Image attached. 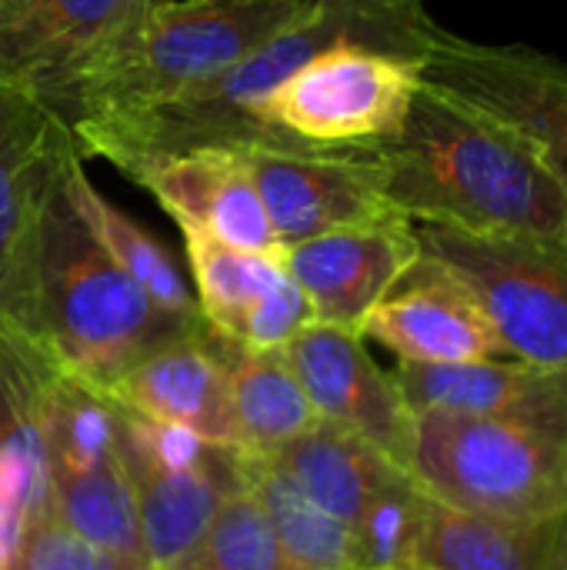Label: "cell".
<instances>
[{
  "instance_id": "obj_26",
  "label": "cell",
  "mask_w": 567,
  "mask_h": 570,
  "mask_svg": "<svg viewBox=\"0 0 567 570\" xmlns=\"http://www.w3.org/2000/svg\"><path fill=\"white\" fill-rule=\"evenodd\" d=\"M174 570H277V541L257 498L237 484L201 544Z\"/></svg>"
},
{
  "instance_id": "obj_6",
  "label": "cell",
  "mask_w": 567,
  "mask_h": 570,
  "mask_svg": "<svg viewBox=\"0 0 567 570\" xmlns=\"http://www.w3.org/2000/svg\"><path fill=\"white\" fill-rule=\"evenodd\" d=\"M421 257L454 277L515 361L567 367V254L501 234L414 220Z\"/></svg>"
},
{
  "instance_id": "obj_9",
  "label": "cell",
  "mask_w": 567,
  "mask_h": 570,
  "mask_svg": "<svg viewBox=\"0 0 567 570\" xmlns=\"http://www.w3.org/2000/svg\"><path fill=\"white\" fill-rule=\"evenodd\" d=\"M421 80L525 134L567 190V63L518 43L448 33L421 53Z\"/></svg>"
},
{
  "instance_id": "obj_29",
  "label": "cell",
  "mask_w": 567,
  "mask_h": 570,
  "mask_svg": "<svg viewBox=\"0 0 567 570\" xmlns=\"http://www.w3.org/2000/svg\"><path fill=\"white\" fill-rule=\"evenodd\" d=\"M307 324H314L311 301L294 284V277L287 274L271 294H264L257 301V307L244 317L234 341L244 344V347H254V351H281Z\"/></svg>"
},
{
  "instance_id": "obj_21",
  "label": "cell",
  "mask_w": 567,
  "mask_h": 570,
  "mask_svg": "<svg viewBox=\"0 0 567 570\" xmlns=\"http://www.w3.org/2000/svg\"><path fill=\"white\" fill-rule=\"evenodd\" d=\"M231 458L237 484L267 514L277 541V570H361L354 531L317 508L271 454L231 451Z\"/></svg>"
},
{
  "instance_id": "obj_12",
  "label": "cell",
  "mask_w": 567,
  "mask_h": 570,
  "mask_svg": "<svg viewBox=\"0 0 567 570\" xmlns=\"http://www.w3.org/2000/svg\"><path fill=\"white\" fill-rule=\"evenodd\" d=\"M418 257L421 244L408 217L338 227L281 250L284 271L311 301L314 321L358 334Z\"/></svg>"
},
{
  "instance_id": "obj_11",
  "label": "cell",
  "mask_w": 567,
  "mask_h": 570,
  "mask_svg": "<svg viewBox=\"0 0 567 570\" xmlns=\"http://www.w3.org/2000/svg\"><path fill=\"white\" fill-rule=\"evenodd\" d=\"M281 351L321 421L351 431L408 471L414 414L358 331L314 321Z\"/></svg>"
},
{
  "instance_id": "obj_27",
  "label": "cell",
  "mask_w": 567,
  "mask_h": 570,
  "mask_svg": "<svg viewBox=\"0 0 567 570\" xmlns=\"http://www.w3.org/2000/svg\"><path fill=\"white\" fill-rule=\"evenodd\" d=\"M428 491L404 474L384 494L371 501L364 518L354 528L361 570L391 568V564H414V548L424 521Z\"/></svg>"
},
{
  "instance_id": "obj_32",
  "label": "cell",
  "mask_w": 567,
  "mask_h": 570,
  "mask_svg": "<svg viewBox=\"0 0 567 570\" xmlns=\"http://www.w3.org/2000/svg\"><path fill=\"white\" fill-rule=\"evenodd\" d=\"M561 570H565V568H561Z\"/></svg>"
},
{
  "instance_id": "obj_4",
  "label": "cell",
  "mask_w": 567,
  "mask_h": 570,
  "mask_svg": "<svg viewBox=\"0 0 567 570\" xmlns=\"http://www.w3.org/2000/svg\"><path fill=\"white\" fill-rule=\"evenodd\" d=\"M317 0H157L80 90L67 127L87 114L134 107L197 87L251 57Z\"/></svg>"
},
{
  "instance_id": "obj_31",
  "label": "cell",
  "mask_w": 567,
  "mask_h": 570,
  "mask_svg": "<svg viewBox=\"0 0 567 570\" xmlns=\"http://www.w3.org/2000/svg\"><path fill=\"white\" fill-rule=\"evenodd\" d=\"M561 568L567 570V518H565V548H561Z\"/></svg>"
},
{
  "instance_id": "obj_7",
  "label": "cell",
  "mask_w": 567,
  "mask_h": 570,
  "mask_svg": "<svg viewBox=\"0 0 567 570\" xmlns=\"http://www.w3.org/2000/svg\"><path fill=\"white\" fill-rule=\"evenodd\" d=\"M418 87V60L331 43L257 104V120L291 144L368 147L401 127Z\"/></svg>"
},
{
  "instance_id": "obj_8",
  "label": "cell",
  "mask_w": 567,
  "mask_h": 570,
  "mask_svg": "<svg viewBox=\"0 0 567 570\" xmlns=\"http://www.w3.org/2000/svg\"><path fill=\"white\" fill-rule=\"evenodd\" d=\"M150 3L157 0H0V87L67 120Z\"/></svg>"
},
{
  "instance_id": "obj_24",
  "label": "cell",
  "mask_w": 567,
  "mask_h": 570,
  "mask_svg": "<svg viewBox=\"0 0 567 570\" xmlns=\"http://www.w3.org/2000/svg\"><path fill=\"white\" fill-rule=\"evenodd\" d=\"M180 234L194 277L197 311L207 327L234 341L244 317L257 307V301L287 277L284 261L281 254L227 247L201 230H180Z\"/></svg>"
},
{
  "instance_id": "obj_10",
  "label": "cell",
  "mask_w": 567,
  "mask_h": 570,
  "mask_svg": "<svg viewBox=\"0 0 567 570\" xmlns=\"http://www.w3.org/2000/svg\"><path fill=\"white\" fill-rule=\"evenodd\" d=\"M227 150L251 174L281 250L338 227L404 217L381 194L378 170L361 147L247 144Z\"/></svg>"
},
{
  "instance_id": "obj_2",
  "label": "cell",
  "mask_w": 567,
  "mask_h": 570,
  "mask_svg": "<svg viewBox=\"0 0 567 570\" xmlns=\"http://www.w3.org/2000/svg\"><path fill=\"white\" fill-rule=\"evenodd\" d=\"M381 194L408 220L521 237L567 254V190L505 120L424 83L401 127L361 147Z\"/></svg>"
},
{
  "instance_id": "obj_13",
  "label": "cell",
  "mask_w": 567,
  "mask_h": 570,
  "mask_svg": "<svg viewBox=\"0 0 567 570\" xmlns=\"http://www.w3.org/2000/svg\"><path fill=\"white\" fill-rule=\"evenodd\" d=\"M364 341H378L404 364H468L508 357L501 337L471 294L431 261L418 264L364 317Z\"/></svg>"
},
{
  "instance_id": "obj_1",
  "label": "cell",
  "mask_w": 567,
  "mask_h": 570,
  "mask_svg": "<svg viewBox=\"0 0 567 570\" xmlns=\"http://www.w3.org/2000/svg\"><path fill=\"white\" fill-rule=\"evenodd\" d=\"M438 30L421 0H317L301 20L224 73L160 100L87 114L70 124V137L84 157H104L130 180L144 167L187 150L291 147L257 120V104L301 63L331 43H364L421 63Z\"/></svg>"
},
{
  "instance_id": "obj_30",
  "label": "cell",
  "mask_w": 567,
  "mask_h": 570,
  "mask_svg": "<svg viewBox=\"0 0 567 570\" xmlns=\"http://www.w3.org/2000/svg\"><path fill=\"white\" fill-rule=\"evenodd\" d=\"M371 570H431L424 564H391V568H371Z\"/></svg>"
},
{
  "instance_id": "obj_20",
  "label": "cell",
  "mask_w": 567,
  "mask_h": 570,
  "mask_svg": "<svg viewBox=\"0 0 567 570\" xmlns=\"http://www.w3.org/2000/svg\"><path fill=\"white\" fill-rule=\"evenodd\" d=\"M271 458L317 508H324L351 531L358 528L371 501L408 474L368 441L321 417L307 434L294 438Z\"/></svg>"
},
{
  "instance_id": "obj_28",
  "label": "cell",
  "mask_w": 567,
  "mask_h": 570,
  "mask_svg": "<svg viewBox=\"0 0 567 570\" xmlns=\"http://www.w3.org/2000/svg\"><path fill=\"white\" fill-rule=\"evenodd\" d=\"M13 570H154L150 561L100 548L57 518H40L27 528Z\"/></svg>"
},
{
  "instance_id": "obj_23",
  "label": "cell",
  "mask_w": 567,
  "mask_h": 570,
  "mask_svg": "<svg viewBox=\"0 0 567 570\" xmlns=\"http://www.w3.org/2000/svg\"><path fill=\"white\" fill-rule=\"evenodd\" d=\"M211 341L227 371L241 451L274 454L317 424V414L284 351H254L217 334L214 327Z\"/></svg>"
},
{
  "instance_id": "obj_18",
  "label": "cell",
  "mask_w": 567,
  "mask_h": 570,
  "mask_svg": "<svg viewBox=\"0 0 567 570\" xmlns=\"http://www.w3.org/2000/svg\"><path fill=\"white\" fill-rule=\"evenodd\" d=\"M565 521H508L428 494L414 564L431 570H561Z\"/></svg>"
},
{
  "instance_id": "obj_16",
  "label": "cell",
  "mask_w": 567,
  "mask_h": 570,
  "mask_svg": "<svg viewBox=\"0 0 567 570\" xmlns=\"http://www.w3.org/2000/svg\"><path fill=\"white\" fill-rule=\"evenodd\" d=\"M140 184L180 230H201L227 247L281 254L261 194L234 150L204 147L144 167Z\"/></svg>"
},
{
  "instance_id": "obj_17",
  "label": "cell",
  "mask_w": 567,
  "mask_h": 570,
  "mask_svg": "<svg viewBox=\"0 0 567 570\" xmlns=\"http://www.w3.org/2000/svg\"><path fill=\"white\" fill-rule=\"evenodd\" d=\"M70 147V127L53 110L0 87V314L20 287L47 187Z\"/></svg>"
},
{
  "instance_id": "obj_5",
  "label": "cell",
  "mask_w": 567,
  "mask_h": 570,
  "mask_svg": "<svg viewBox=\"0 0 567 570\" xmlns=\"http://www.w3.org/2000/svg\"><path fill=\"white\" fill-rule=\"evenodd\" d=\"M408 474L434 501L508 518L565 521L567 434L465 414H414Z\"/></svg>"
},
{
  "instance_id": "obj_3",
  "label": "cell",
  "mask_w": 567,
  "mask_h": 570,
  "mask_svg": "<svg viewBox=\"0 0 567 570\" xmlns=\"http://www.w3.org/2000/svg\"><path fill=\"white\" fill-rule=\"evenodd\" d=\"M0 317L23 327L67 374L97 391L204 324V317L180 321L160 311L117 267L70 207L60 167L47 187L20 287Z\"/></svg>"
},
{
  "instance_id": "obj_22",
  "label": "cell",
  "mask_w": 567,
  "mask_h": 570,
  "mask_svg": "<svg viewBox=\"0 0 567 570\" xmlns=\"http://www.w3.org/2000/svg\"><path fill=\"white\" fill-rule=\"evenodd\" d=\"M60 184H63L70 207L94 234V240L117 261V267L127 277H134L144 287V294L160 311H167L180 321H201L194 291L187 287L174 254L144 224L127 217L90 184V177L84 170V154L77 150V144L60 160Z\"/></svg>"
},
{
  "instance_id": "obj_25",
  "label": "cell",
  "mask_w": 567,
  "mask_h": 570,
  "mask_svg": "<svg viewBox=\"0 0 567 570\" xmlns=\"http://www.w3.org/2000/svg\"><path fill=\"white\" fill-rule=\"evenodd\" d=\"M50 518L100 548L147 561L137 498L120 454L84 471H50Z\"/></svg>"
},
{
  "instance_id": "obj_19",
  "label": "cell",
  "mask_w": 567,
  "mask_h": 570,
  "mask_svg": "<svg viewBox=\"0 0 567 570\" xmlns=\"http://www.w3.org/2000/svg\"><path fill=\"white\" fill-rule=\"evenodd\" d=\"M120 464L137 498L140 538L154 570L177 568L201 544L224 498L237 488L231 451L190 471H157L137 461Z\"/></svg>"
},
{
  "instance_id": "obj_14",
  "label": "cell",
  "mask_w": 567,
  "mask_h": 570,
  "mask_svg": "<svg viewBox=\"0 0 567 570\" xmlns=\"http://www.w3.org/2000/svg\"><path fill=\"white\" fill-rule=\"evenodd\" d=\"M411 414L501 417L567 434V367L515 357L468 364H404L391 371Z\"/></svg>"
},
{
  "instance_id": "obj_15",
  "label": "cell",
  "mask_w": 567,
  "mask_h": 570,
  "mask_svg": "<svg viewBox=\"0 0 567 570\" xmlns=\"http://www.w3.org/2000/svg\"><path fill=\"white\" fill-rule=\"evenodd\" d=\"M104 394L127 414L180 424L211 448L241 451L227 371L207 324L137 361Z\"/></svg>"
}]
</instances>
